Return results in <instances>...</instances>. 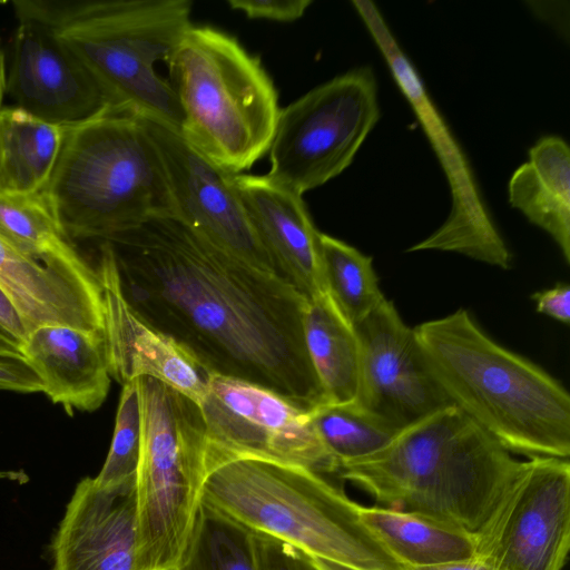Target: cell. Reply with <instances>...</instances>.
Segmentation results:
<instances>
[{
	"label": "cell",
	"mask_w": 570,
	"mask_h": 570,
	"mask_svg": "<svg viewBox=\"0 0 570 570\" xmlns=\"http://www.w3.org/2000/svg\"><path fill=\"white\" fill-rule=\"evenodd\" d=\"M104 242L130 306L206 372L257 384L306 411L326 403L304 341L308 299L287 281L174 215Z\"/></svg>",
	"instance_id": "6da1fadb"
},
{
	"label": "cell",
	"mask_w": 570,
	"mask_h": 570,
	"mask_svg": "<svg viewBox=\"0 0 570 570\" xmlns=\"http://www.w3.org/2000/svg\"><path fill=\"white\" fill-rule=\"evenodd\" d=\"M522 461L458 406L400 431L377 453L341 465L335 476L376 505L420 513L476 535Z\"/></svg>",
	"instance_id": "7a4b0ae2"
},
{
	"label": "cell",
	"mask_w": 570,
	"mask_h": 570,
	"mask_svg": "<svg viewBox=\"0 0 570 570\" xmlns=\"http://www.w3.org/2000/svg\"><path fill=\"white\" fill-rule=\"evenodd\" d=\"M414 332L452 403L505 450L569 459L570 396L556 379L494 342L464 308Z\"/></svg>",
	"instance_id": "3957f363"
},
{
	"label": "cell",
	"mask_w": 570,
	"mask_h": 570,
	"mask_svg": "<svg viewBox=\"0 0 570 570\" xmlns=\"http://www.w3.org/2000/svg\"><path fill=\"white\" fill-rule=\"evenodd\" d=\"M189 0H16V17L46 26L118 112L180 132L183 115L155 65L167 63L191 26Z\"/></svg>",
	"instance_id": "277c9868"
},
{
	"label": "cell",
	"mask_w": 570,
	"mask_h": 570,
	"mask_svg": "<svg viewBox=\"0 0 570 570\" xmlns=\"http://www.w3.org/2000/svg\"><path fill=\"white\" fill-rule=\"evenodd\" d=\"M202 501L256 533L351 570H405L343 487L303 466L207 449Z\"/></svg>",
	"instance_id": "5b68a950"
},
{
	"label": "cell",
	"mask_w": 570,
	"mask_h": 570,
	"mask_svg": "<svg viewBox=\"0 0 570 570\" xmlns=\"http://www.w3.org/2000/svg\"><path fill=\"white\" fill-rule=\"evenodd\" d=\"M41 194L68 238L104 240L149 217L175 215L158 148L144 120L127 112L67 128Z\"/></svg>",
	"instance_id": "8992f818"
},
{
	"label": "cell",
	"mask_w": 570,
	"mask_h": 570,
	"mask_svg": "<svg viewBox=\"0 0 570 570\" xmlns=\"http://www.w3.org/2000/svg\"><path fill=\"white\" fill-rule=\"evenodd\" d=\"M167 66L180 135L195 150L233 175L269 150L281 108L258 57L223 31L191 24Z\"/></svg>",
	"instance_id": "52a82bcc"
},
{
	"label": "cell",
	"mask_w": 570,
	"mask_h": 570,
	"mask_svg": "<svg viewBox=\"0 0 570 570\" xmlns=\"http://www.w3.org/2000/svg\"><path fill=\"white\" fill-rule=\"evenodd\" d=\"M137 383L142 426L136 478L138 570H171L202 503L208 434L193 400L157 379Z\"/></svg>",
	"instance_id": "ba28073f"
},
{
	"label": "cell",
	"mask_w": 570,
	"mask_h": 570,
	"mask_svg": "<svg viewBox=\"0 0 570 570\" xmlns=\"http://www.w3.org/2000/svg\"><path fill=\"white\" fill-rule=\"evenodd\" d=\"M379 119L373 70L336 76L281 109L266 176L303 196L351 165Z\"/></svg>",
	"instance_id": "9c48e42d"
},
{
	"label": "cell",
	"mask_w": 570,
	"mask_h": 570,
	"mask_svg": "<svg viewBox=\"0 0 570 570\" xmlns=\"http://www.w3.org/2000/svg\"><path fill=\"white\" fill-rule=\"evenodd\" d=\"M356 12L380 49L394 81L419 119L446 175L452 206L445 222L407 252H454L509 269L512 255L497 230L478 190L468 160L426 92L411 60L375 3L353 0Z\"/></svg>",
	"instance_id": "30bf717a"
},
{
	"label": "cell",
	"mask_w": 570,
	"mask_h": 570,
	"mask_svg": "<svg viewBox=\"0 0 570 570\" xmlns=\"http://www.w3.org/2000/svg\"><path fill=\"white\" fill-rule=\"evenodd\" d=\"M475 538V559L495 570H562L570 549L569 459L522 461Z\"/></svg>",
	"instance_id": "8fae6325"
},
{
	"label": "cell",
	"mask_w": 570,
	"mask_h": 570,
	"mask_svg": "<svg viewBox=\"0 0 570 570\" xmlns=\"http://www.w3.org/2000/svg\"><path fill=\"white\" fill-rule=\"evenodd\" d=\"M209 446L335 476V464L314 428L311 411L257 384L209 374L199 403Z\"/></svg>",
	"instance_id": "7c38bea8"
},
{
	"label": "cell",
	"mask_w": 570,
	"mask_h": 570,
	"mask_svg": "<svg viewBox=\"0 0 570 570\" xmlns=\"http://www.w3.org/2000/svg\"><path fill=\"white\" fill-rule=\"evenodd\" d=\"M360 343L361 370L356 404L402 431L454 405L431 373L416 338L384 298L353 325Z\"/></svg>",
	"instance_id": "4fadbf2b"
},
{
	"label": "cell",
	"mask_w": 570,
	"mask_h": 570,
	"mask_svg": "<svg viewBox=\"0 0 570 570\" xmlns=\"http://www.w3.org/2000/svg\"><path fill=\"white\" fill-rule=\"evenodd\" d=\"M141 119L160 154L174 216L248 264L278 275L250 225L235 175L200 155L177 130Z\"/></svg>",
	"instance_id": "5bb4252c"
},
{
	"label": "cell",
	"mask_w": 570,
	"mask_h": 570,
	"mask_svg": "<svg viewBox=\"0 0 570 570\" xmlns=\"http://www.w3.org/2000/svg\"><path fill=\"white\" fill-rule=\"evenodd\" d=\"M17 18L7 91L16 107L61 127L115 111L78 59L41 22Z\"/></svg>",
	"instance_id": "9a60e30c"
},
{
	"label": "cell",
	"mask_w": 570,
	"mask_h": 570,
	"mask_svg": "<svg viewBox=\"0 0 570 570\" xmlns=\"http://www.w3.org/2000/svg\"><path fill=\"white\" fill-rule=\"evenodd\" d=\"M96 273L102 294L110 376L122 385L145 376L157 379L199 405L209 373L130 306L122 293L112 249L104 240Z\"/></svg>",
	"instance_id": "2e32d148"
},
{
	"label": "cell",
	"mask_w": 570,
	"mask_h": 570,
	"mask_svg": "<svg viewBox=\"0 0 570 570\" xmlns=\"http://www.w3.org/2000/svg\"><path fill=\"white\" fill-rule=\"evenodd\" d=\"M0 289L19 314L27 335L42 325L104 334L99 279L77 250L39 261L0 235Z\"/></svg>",
	"instance_id": "e0dca14e"
},
{
	"label": "cell",
	"mask_w": 570,
	"mask_h": 570,
	"mask_svg": "<svg viewBox=\"0 0 570 570\" xmlns=\"http://www.w3.org/2000/svg\"><path fill=\"white\" fill-rule=\"evenodd\" d=\"M50 552V570H138L136 479L111 487L81 479Z\"/></svg>",
	"instance_id": "ac0fdd59"
},
{
	"label": "cell",
	"mask_w": 570,
	"mask_h": 570,
	"mask_svg": "<svg viewBox=\"0 0 570 570\" xmlns=\"http://www.w3.org/2000/svg\"><path fill=\"white\" fill-rule=\"evenodd\" d=\"M250 225L278 276L308 301L327 293L318 235L303 197L266 175H235Z\"/></svg>",
	"instance_id": "d6986e66"
},
{
	"label": "cell",
	"mask_w": 570,
	"mask_h": 570,
	"mask_svg": "<svg viewBox=\"0 0 570 570\" xmlns=\"http://www.w3.org/2000/svg\"><path fill=\"white\" fill-rule=\"evenodd\" d=\"M21 352L40 377L52 403L75 411H96L107 397L110 371L105 335L67 325L32 330Z\"/></svg>",
	"instance_id": "ffe728a7"
},
{
	"label": "cell",
	"mask_w": 570,
	"mask_h": 570,
	"mask_svg": "<svg viewBox=\"0 0 570 570\" xmlns=\"http://www.w3.org/2000/svg\"><path fill=\"white\" fill-rule=\"evenodd\" d=\"M509 203L547 232L570 264V149L558 136L540 138L510 178Z\"/></svg>",
	"instance_id": "44dd1931"
},
{
	"label": "cell",
	"mask_w": 570,
	"mask_h": 570,
	"mask_svg": "<svg viewBox=\"0 0 570 570\" xmlns=\"http://www.w3.org/2000/svg\"><path fill=\"white\" fill-rule=\"evenodd\" d=\"M361 522L404 567H436L473 560L476 538L433 518L381 505H357Z\"/></svg>",
	"instance_id": "7402d4cb"
},
{
	"label": "cell",
	"mask_w": 570,
	"mask_h": 570,
	"mask_svg": "<svg viewBox=\"0 0 570 570\" xmlns=\"http://www.w3.org/2000/svg\"><path fill=\"white\" fill-rule=\"evenodd\" d=\"M303 331L326 403H355L361 370L358 338L327 293L308 301Z\"/></svg>",
	"instance_id": "603a6c76"
},
{
	"label": "cell",
	"mask_w": 570,
	"mask_h": 570,
	"mask_svg": "<svg viewBox=\"0 0 570 570\" xmlns=\"http://www.w3.org/2000/svg\"><path fill=\"white\" fill-rule=\"evenodd\" d=\"M67 127L43 121L18 107L0 114V190L40 194L58 161Z\"/></svg>",
	"instance_id": "cb8c5ba5"
},
{
	"label": "cell",
	"mask_w": 570,
	"mask_h": 570,
	"mask_svg": "<svg viewBox=\"0 0 570 570\" xmlns=\"http://www.w3.org/2000/svg\"><path fill=\"white\" fill-rule=\"evenodd\" d=\"M171 570H261L255 532L202 501L186 547Z\"/></svg>",
	"instance_id": "d4e9b609"
},
{
	"label": "cell",
	"mask_w": 570,
	"mask_h": 570,
	"mask_svg": "<svg viewBox=\"0 0 570 570\" xmlns=\"http://www.w3.org/2000/svg\"><path fill=\"white\" fill-rule=\"evenodd\" d=\"M318 243L326 292L343 316L355 325L385 298L373 259L321 232Z\"/></svg>",
	"instance_id": "484cf974"
},
{
	"label": "cell",
	"mask_w": 570,
	"mask_h": 570,
	"mask_svg": "<svg viewBox=\"0 0 570 570\" xmlns=\"http://www.w3.org/2000/svg\"><path fill=\"white\" fill-rule=\"evenodd\" d=\"M312 422L336 470L371 456L389 445L400 432L356 403H323L311 411Z\"/></svg>",
	"instance_id": "4316f807"
},
{
	"label": "cell",
	"mask_w": 570,
	"mask_h": 570,
	"mask_svg": "<svg viewBox=\"0 0 570 570\" xmlns=\"http://www.w3.org/2000/svg\"><path fill=\"white\" fill-rule=\"evenodd\" d=\"M0 235L39 261L76 250L41 193L26 195L0 190Z\"/></svg>",
	"instance_id": "83f0119b"
},
{
	"label": "cell",
	"mask_w": 570,
	"mask_h": 570,
	"mask_svg": "<svg viewBox=\"0 0 570 570\" xmlns=\"http://www.w3.org/2000/svg\"><path fill=\"white\" fill-rule=\"evenodd\" d=\"M141 404L137 380L122 385L111 444L100 472V487L136 479L141 454Z\"/></svg>",
	"instance_id": "f1b7e54d"
},
{
	"label": "cell",
	"mask_w": 570,
	"mask_h": 570,
	"mask_svg": "<svg viewBox=\"0 0 570 570\" xmlns=\"http://www.w3.org/2000/svg\"><path fill=\"white\" fill-rule=\"evenodd\" d=\"M261 570H318L311 556L271 535L255 532Z\"/></svg>",
	"instance_id": "f546056e"
},
{
	"label": "cell",
	"mask_w": 570,
	"mask_h": 570,
	"mask_svg": "<svg viewBox=\"0 0 570 570\" xmlns=\"http://www.w3.org/2000/svg\"><path fill=\"white\" fill-rule=\"evenodd\" d=\"M312 0H228V6L252 19L292 22L299 19Z\"/></svg>",
	"instance_id": "4dcf8cb0"
},
{
	"label": "cell",
	"mask_w": 570,
	"mask_h": 570,
	"mask_svg": "<svg viewBox=\"0 0 570 570\" xmlns=\"http://www.w3.org/2000/svg\"><path fill=\"white\" fill-rule=\"evenodd\" d=\"M535 301L537 312L548 315L561 323L570 322V286L559 283L547 291L537 292L532 295Z\"/></svg>",
	"instance_id": "1f68e13d"
},
{
	"label": "cell",
	"mask_w": 570,
	"mask_h": 570,
	"mask_svg": "<svg viewBox=\"0 0 570 570\" xmlns=\"http://www.w3.org/2000/svg\"><path fill=\"white\" fill-rule=\"evenodd\" d=\"M0 327L10 334L13 338H16L21 344L24 342L27 337V330L14 309L13 305L10 303L6 294L0 289Z\"/></svg>",
	"instance_id": "d6a6232c"
},
{
	"label": "cell",
	"mask_w": 570,
	"mask_h": 570,
	"mask_svg": "<svg viewBox=\"0 0 570 570\" xmlns=\"http://www.w3.org/2000/svg\"><path fill=\"white\" fill-rule=\"evenodd\" d=\"M554 1L550 2L548 1H530L528 4L531 7L533 12H535L540 18L544 19L547 22L552 24L557 30L564 35L566 37L569 35L568 26L569 23H566L562 21V14H568V8H562V4L564 2L557 1L556 8H553Z\"/></svg>",
	"instance_id": "836d02e7"
},
{
	"label": "cell",
	"mask_w": 570,
	"mask_h": 570,
	"mask_svg": "<svg viewBox=\"0 0 570 570\" xmlns=\"http://www.w3.org/2000/svg\"><path fill=\"white\" fill-rule=\"evenodd\" d=\"M405 570H495L478 559L436 566V567H405Z\"/></svg>",
	"instance_id": "e575fe53"
},
{
	"label": "cell",
	"mask_w": 570,
	"mask_h": 570,
	"mask_svg": "<svg viewBox=\"0 0 570 570\" xmlns=\"http://www.w3.org/2000/svg\"><path fill=\"white\" fill-rule=\"evenodd\" d=\"M0 356H24L20 343L2 330H0Z\"/></svg>",
	"instance_id": "d590c367"
},
{
	"label": "cell",
	"mask_w": 570,
	"mask_h": 570,
	"mask_svg": "<svg viewBox=\"0 0 570 570\" xmlns=\"http://www.w3.org/2000/svg\"><path fill=\"white\" fill-rule=\"evenodd\" d=\"M7 61L3 48L0 40V114L3 109L2 102L7 92Z\"/></svg>",
	"instance_id": "8d00e7d4"
},
{
	"label": "cell",
	"mask_w": 570,
	"mask_h": 570,
	"mask_svg": "<svg viewBox=\"0 0 570 570\" xmlns=\"http://www.w3.org/2000/svg\"><path fill=\"white\" fill-rule=\"evenodd\" d=\"M318 570H351L337 563L311 557Z\"/></svg>",
	"instance_id": "74e56055"
}]
</instances>
